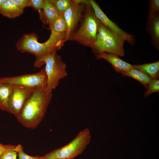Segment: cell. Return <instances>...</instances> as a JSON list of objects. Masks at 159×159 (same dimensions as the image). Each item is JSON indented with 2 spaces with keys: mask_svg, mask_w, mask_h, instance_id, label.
<instances>
[{
  "mask_svg": "<svg viewBox=\"0 0 159 159\" xmlns=\"http://www.w3.org/2000/svg\"><path fill=\"white\" fill-rule=\"evenodd\" d=\"M52 92L46 88H42L32 92L17 118L23 126L33 129L39 125L44 118L51 101Z\"/></svg>",
  "mask_w": 159,
  "mask_h": 159,
  "instance_id": "cell-1",
  "label": "cell"
},
{
  "mask_svg": "<svg viewBox=\"0 0 159 159\" xmlns=\"http://www.w3.org/2000/svg\"><path fill=\"white\" fill-rule=\"evenodd\" d=\"M38 39L37 34L34 33L24 34L16 44L18 50L22 53H31L35 56V67H41L44 58L57 50L47 41L43 43L39 42Z\"/></svg>",
  "mask_w": 159,
  "mask_h": 159,
  "instance_id": "cell-2",
  "label": "cell"
},
{
  "mask_svg": "<svg viewBox=\"0 0 159 159\" xmlns=\"http://www.w3.org/2000/svg\"><path fill=\"white\" fill-rule=\"evenodd\" d=\"M87 6L81 25L72 34L69 40L92 48L96 42L97 27L100 21L95 16L89 1Z\"/></svg>",
  "mask_w": 159,
  "mask_h": 159,
  "instance_id": "cell-3",
  "label": "cell"
},
{
  "mask_svg": "<svg viewBox=\"0 0 159 159\" xmlns=\"http://www.w3.org/2000/svg\"><path fill=\"white\" fill-rule=\"evenodd\" d=\"M91 139L90 130L86 128L80 132L67 145L43 156L44 159H72L84 151L90 143Z\"/></svg>",
  "mask_w": 159,
  "mask_h": 159,
  "instance_id": "cell-4",
  "label": "cell"
},
{
  "mask_svg": "<svg viewBox=\"0 0 159 159\" xmlns=\"http://www.w3.org/2000/svg\"><path fill=\"white\" fill-rule=\"evenodd\" d=\"M47 79V89L52 91L58 85L60 80L67 75V66L61 57L54 52L46 57L43 61Z\"/></svg>",
  "mask_w": 159,
  "mask_h": 159,
  "instance_id": "cell-5",
  "label": "cell"
},
{
  "mask_svg": "<svg viewBox=\"0 0 159 159\" xmlns=\"http://www.w3.org/2000/svg\"><path fill=\"white\" fill-rule=\"evenodd\" d=\"M1 78L5 82L13 86L33 89L47 88V79L44 67L34 74Z\"/></svg>",
  "mask_w": 159,
  "mask_h": 159,
  "instance_id": "cell-6",
  "label": "cell"
},
{
  "mask_svg": "<svg viewBox=\"0 0 159 159\" xmlns=\"http://www.w3.org/2000/svg\"><path fill=\"white\" fill-rule=\"evenodd\" d=\"M88 2L86 0H72L69 6L63 14L67 28L65 42L69 40L75 31L81 17L84 5Z\"/></svg>",
  "mask_w": 159,
  "mask_h": 159,
  "instance_id": "cell-7",
  "label": "cell"
},
{
  "mask_svg": "<svg viewBox=\"0 0 159 159\" xmlns=\"http://www.w3.org/2000/svg\"><path fill=\"white\" fill-rule=\"evenodd\" d=\"M37 89L14 86L8 103V112L13 114L17 118L27 100L32 92Z\"/></svg>",
  "mask_w": 159,
  "mask_h": 159,
  "instance_id": "cell-8",
  "label": "cell"
},
{
  "mask_svg": "<svg viewBox=\"0 0 159 159\" xmlns=\"http://www.w3.org/2000/svg\"><path fill=\"white\" fill-rule=\"evenodd\" d=\"M125 41L124 39L110 30L103 41L92 48V50L96 54L105 52L122 57L124 55V44Z\"/></svg>",
  "mask_w": 159,
  "mask_h": 159,
  "instance_id": "cell-9",
  "label": "cell"
},
{
  "mask_svg": "<svg viewBox=\"0 0 159 159\" xmlns=\"http://www.w3.org/2000/svg\"><path fill=\"white\" fill-rule=\"evenodd\" d=\"M89 1L95 16L102 24L132 45L135 43V41L133 35L127 33L123 30L115 23L110 19L95 1L93 0Z\"/></svg>",
  "mask_w": 159,
  "mask_h": 159,
  "instance_id": "cell-10",
  "label": "cell"
},
{
  "mask_svg": "<svg viewBox=\"0 0 159 159\" xmlns=\"http://www.w3.org/2000/svg\"><path fill=\"white\" fill-rule=\"evenodd\" d=\"M49 29L51 33L49 38L59 42H65L67 28L63 14H59Z\"/></svg>",
  "mask_w": 159,
  "mask_h": 159,
  "instance_id": "cell-11",
  "label": "cell"
},
{
  "mask_svg": "<svg viewBox=\"0 0 159 159\" xmlns=\"http://www.w3.org/2000/svg\"><path fill=\"white\" fill-rule=\"evenodd\" d=\"M96 55L98 59H103L107 61L117 72L121 73L134 67L133 65L123 61L118 56L114 54L102 52L97 54Z\"/></svg>",
  "mask_w": 159,
  "mask_h": 159,
  "instance_id": "cell-12",
  "label": "cell"
},
{
  "mask_svg": "<svg viewBox=\"0 0 159 159\" xmlns=\"http://www.w3.org/2000/svg\"><path fill=\"white\" fill-rule=\"evenodd\" d=\"M146 30L151 37V41L154 47L159 48V15L158 13L150 18H147Z\"/></svg>",
  "mask_w": 159,
  "mask_h": 159,
  "instance_id": "cell-13",
  "label": "cell"
},
{
  "mask_svg": "<svg viewBox=\"0 0 159 159\" xmlns=\"http://www.w3.org/2000/svg\"><path fill=\"white\" fill-rule=\"evenodd\" d=\"M59 14L57 9L49 0H44L40 18L44 24L50 27L58 17Z\"/></svg>",
  "mask_w": 159,
  "mask_h": 159,
  "instance_id": "cell-14",
  "label": "cell"
},
{
  "mask_svg": "<svg viewBox=\"0 0 159 159\" xmlns=\"http://www.w3.org/2000/svg\"><path fill=\"white\" fill-rule=\"evenodd\" d=\"M14 86L3 81L0 78V109L8 112V103Z\"/></svg>",
  "mask_w": 159,
  "mask_h": 159,
  "instance_id": "cell-15",
  "label": "cell"
},
{
  "mask_svg": "<svg viewBox=\"0 0 159 159\" xmlns=\"http://www.w3.org/2000/svg\"><path fill=\"white\" fill-rule=\"evenodd\" d=\"M24 9L19 7L12 0H7L0 8V14L10 19L20 16Z\"/></svg>",
  "mask_w": 159,
  "mask_h": 159,
  "instance_id": "cell-16",
  "label": "cell"
},
{
  "mask_svg": "<svg viewBox=\"0 0 159 159\" xmlns=\"http://www.w3.org/2000/svg\"><path fill=\"white\" fill-rule=\"evenodd\" d=\"M133 66L147 74L152 79H157L159 77V61L151 63L133 65Z\"/></svg>",
  "mask_w": 159,
  "mask_h": 159,
  "instance_id": "cell-17",
  "label": "cell"
},
{
  "mask_svg": "<svg viewBox=\"0 0 159 159\" xmlns=\"http://www.w3.org/2000/svg\"><path fill=\"white\" fill-rule=\"evenodd\" d=\"M120 73L123 76L129 77L138 80L147 89L153 79L147 74L134 67Z\"/></svg>",
  "mask_w": 159,
  "mask_h": 159,
  "instance_id": "cell-18",
  "label": "cell"
},
{
  "mask_svg": "<svg viewBox=\"0 0 159 159\" xmlns=\"http://www.w3.org/2000/svg\"><path fill=\"white\" fill-rule=\"evenodd\" d=\"M110 30L100 21L98 26L96 42L92 49L98 46L103 41Z\"/></svg>",
  "mask_w": 159,
  "mask_h": 159,
  "instance_id": "cell-19",
  "label": "cell"
},
{
  "mask_svg": "<svg viewBox=\"0 0 159 159\" xmlns=\"http://www.w3.org/2000/svg\"><path fill=\"white\" fill-rule=\"evenodd\" d=\"M56 8L59 14H63L69 6L71 0H49Z\"/></svg>",
  "mask_w": 159,
  "mask_h": 159,
  "instance_id": "cell-20",
  "label": "cell"
},
{
  "mask_svg": "<svg viewBox=\"0 0 159 159\" xmlns=\"http://www.w3.org/2000/svg\"><path fill=\"white\" fill-rule=\"evenodd\" d=\"M14 150L18 153V159H44L43 156H32L26 154L24 152L23 147L21 144L15 146Z\"/></svg>",
  "mask_w": 159,
  "mask_h": 159,
  "instance_id": "cell-21",
  "label": "cell"
},
{
  "mask_svg": "<svg viewBox=\"0 0 159 159\" xmlns=\"http://www.w3.org/2000/svg\"><path fill=\"white\" fill-rule=\"evenodd\" d=\"M148 90L145 92L144 96L147 97L151 94L159 91V81L158 79H153L148 85Z\"/></svg>",
  "mask_w": 159,
  "mask_h": 159,
  "instance_id": "cell-22",
  "label": "cell"
},
{
  "mask_svg": "<svg viewBox=\"0 0 159 159\" xmlns=\"http://www.w3.org/2000/svg\"><path fill=\"white\" fill-rule=\"evenodd\" d=\"M158 13H159V0H150L149 3V12L147 18H151Z\"/></svg>",
  "mask_w": 159,
  "mask_h": 159,
  "instance_id": "cell-23",
  "label": "cell"
},
{
  "mask_svg": "<svg viewBox=\"0 0 159 159\" xmlns=\"http://www.w3.org/2000/svg\"><path fill=\"white\" fill-rule=\"evenodd\" d=\"M44 4L43 0H30L28 7H31L39 12V15L41 14Z\"/></svg>",
  "mask_w": 159,
  "mask_h": 159,
  "instance_id": "cell-24",
  "label": "cell"
},
{
  "mask_svg": "<svg viewBox=\"0 0 159 159\" xmlns=\"http://www.w3.org/2000/svg\"><path fill=\"white\" fill-rule=\"evenodd\" d=\"M12 148L6 150L0 156V159H18L17 153Z\"/></svg>",
  "mask_w": 159,
  "mask_h": 159,
  "instance_id": "cell-25",
  "label": "cell"
},
{
  "mask_svg": "<svg viewBox=\"0 0 159 159\" xmlns=\"http://www.w3.org/2000/svg\"><path fill=\"white\" fill-rule=\"evenodd\" d=\"M12 0L19 7L23 9L26 7H28L30 1V0Z\"/></svg>",
  "mask_w": 159,
  "mask_h": 159,
  "instance_id": "cell-26",
  "label": "cell"
},
{
  "mask_svg": "<svg viewBox=\"0 0 159 159\" xmlns=\"http://www.w3.org/2000/svg\"><path fill=\"white\" fill-rule=\"evenodd\" d=\"M15 146L11 145H4L0 143V156L6 150L14 148Z\"/></svg>",
  "mask_w": 159,
  "mask_h": 159,
  "instance_id": "cell-27",
  "label": "cell"
},
{
  "mask_svg": "<svg viewBox=\"0 0 159 159\" xmlns=\"http://www.w3.org/2000/svg\"><path fill=\"white\" fill-rule=\"evenodd\" d=\"M7 0H0V8Z\"/></svg>",
  "mask_w": 159,
  "mask_h": 159,
  "instance_id": "cell-28",
  "label": "cell"
},
{
  "mask_svg": "<svg viewBox=\"0 0 159 159\" xmlns=\"http://www.w3.org/2000/svg\"><path fill=\"white\" fill-rule=\"evenodd\" d=\"M67 159V158H58V159Z\"/></svg>",
  "mask_w": 159,
  "mask_h": 159,
  "instance_id": "cell-29",
  "label": "cell"
}]
</instances>
